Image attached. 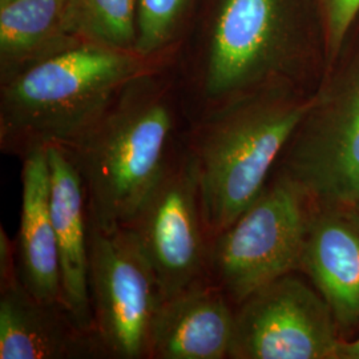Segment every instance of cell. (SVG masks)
<instances>
[{"instance_id":"obj_2","label":"cell","mask_w":359,"mask_h":359,"mask_svg":"<svg viewBox=\"0 0 359 359\" xmlns=\"http://www.w3.org/2000/svg\"><path fill=\"white\" fill-rule=\"evenodd\" d=\"M152 69L135 52L92 41L43 57L1 86V152L23 158L48 145L71 147L129 81Z\"/></svg>"},{"instance_id":"obj_16","label":"cell","mask_w":359,"mask_h":359,"mask_svg":"<svg viewBox=\"0 0 359 359\" xmlns=\"http://www.w3.org/2000/svg\"><path fill=\"white\" fill-rule=\"evenodd\" d=\"M137 10L139 0H71L68 29H76L87 41L135 52Z\"/></svg>"},{"instance_id":"obj_5","label":"cell","mask_w":359,"mask_h":359,"mask_svg":"<svg viewBox=\"0 0 359 359\" xmlns=\"http://www.w3.org/2000/svg\"><path fill=\"white\" fill-rule=\"evenodd\" d=\"M90 304L105 358L149 359L164 295L132 231L103 229L90 217Z\"/></svg>"},{"instance_id":"obj_17","label":"cell","mask_w":359,"mask_h":359,"mask_svg":"<svg viewBox=\"0 0 359 359\" xmlns=\"http://www.w3.org/2000/svg\"><path fill=\"white\" fill-rule=\"evenodd\" d=\"M188 0H139L135 52L149 59L165 47Z\"/></svg>"},{"instance_id":"obj_3","label":"cell","mask_w":359,"mask_h":359,"mask_svg":"<svg viewBox=\"0 0 359 359\" xmlns=\"http://www.w3.org/2000/svg\"><path fill=\"white\" fill-rule=\"evenodd\" d=\"M310 103L281 93H248L206 111L187 145L212 240L241 216L268 185Z\"/></svg>"},{"instance_id":"obj_15","label":"cell","mask_w":359,"mask_h":359,"mask_svg":"<svg viewBox=\"0 0 359 359\" xmlns=\"http://www.w3.org/2000/svg\"><path fill=\"white\" fill-rule=\"evenodd\" d=\"M71 0H8L0 4L1 81L63 48L55 40L68 29Z\"/></svg>"},{"instance_id":"obj_14","label":"cell","mask_w":359,"mask_h":359,"mask_svg":"<svg viewBox=\"0 0 359 359\" xmlns=\"http://www.w3.org/2000/svg\"><path fill=\"white\" fill-rule=\"evenodd\" d=\"M22 161V209L15 240L19 277L27 290L40 301L63 304L47 151L35 149Z\"/></svg>"},{"instance_id":"obj_10","label":"cell","mask_w":359,"mask_h":359,"mask_svg":"<svg viewBox=\"0 0 359 359\" xmlns=\"http://www.w3.org/2000/svg\"><path fill=\"white\" fill-rule=\"evenodd\" d=\"M299 270L333 313L344 335L359 327V209L313 205Z\"/></svg>"},{"instance_id":"obj_6","label":"cell","mask_w":359,"mask_h":359,"mask_svg":"<svg viewBox=\"0 0 359 359\" xmlns=\"http://www.w3.org/2000/svg\"><path fill=\"white\" fill-rule=\"evenodd\" d=\"M154 269L164 299L210 278L212 237L200 180L185 142L126 225Z\"/></svg>"},{"instance_id":"obj_20","label":"cell","mask_w":359,"mask_h":359,"mask_svg":"<svg viewBox=\"0 0 359 359\" xmlns=\"http://www.w3.org/2000/svg\"><path fill=\"white\" fill-rule=\"evenodd\" d=\"M6 1H8V0H0V4H1V3H6Z\"/></svg>"},{"instance_id":"obj_7","label":"cell","mask_w":359,"mask_h":359,"mask_svg":"<svg viewBox=\"0 0 359 359\" xmlns=\"http://www.w3.org/2000/svg\"><path fill=\"white\" fill-rule=\"evenodd\" d=\"M341 342L326 301L292 273L236 306L229 358L338 359Z\"/></svg>"},{"instance_id":"obj_9","label":"cell","mask_w":359,"mask_h":359,"mask_svg":"<svg viewBox=\"0 0 359 359\" xmlns=\"http://www.w3.org/2000/svg\"><path fill=\"white\" fill-rule=\"evenodd\" d=\"M283 0H221L198 75L209 109L252 93L281 65Z\"/></svg>"},{"instance_id":"obj_13","label":"cell","mask_w":359,"mask_h":359,"mask_svg":"<svg viewBox=\"0 0 359 359\" xmlns=\"http://www.w3.org/2000/svg\"><path fill=\"white\" fill-rule=\"evenodd\" d=\"M236 306L210 278L164 299L149 359L229 358Z\"/></svg>"},{"instance_id":"obj_8","label":"cell","mask_w":359,"mask_h":359,"mask_svg":"<svg viewBox=\"0 0 359 359\" xmlns=\"http://www.w3.org/2000/svg\"><path fill=\"white\" fill-rule=\"evenodd\" d=\"M278 172L314 206L359 203V69L308 114L286 145Z\"/></svg>"},{"instance_id":"obj_12","label":"cell","mask_w":359,"mask_h":359,"mask_svg":"<svg viewBox=\"0 0 359 359\" xmlns=\"http://www.w3.org/2000/svg\"><path fill=\"white\" fill-rule=\"evenodd\" d=\"M105 358L62 302H44L19 280L0 286V359Z\"/></svg>"},{"instance_id":"obj_11","label":"cell","mask_w":359,"mask_h":359,"mask_svg":"<svg viewBox=\"0 0 359 359\" xmlns=\"http://www.w3.org/2000/svg\"><path fill=\"white\" fill-rule=\"evenodd\" d=\"M46 151L63 304L83 330L96 334L88 285L90 222L86 187L67 148L48 145Z\"/></svg>"},{"instance_id":"obj_4","label":"cell","mask_w":359,"mask_h":359,"mask_svg":"<svg viewBox=\"0 0 359 359\" xmlns=\"http://www.w3.org/2000/svg\"><path fill=\"white\" fill-rule=\"evenodd\" d=\"M311 210L306 193L277 170L256 201L215 237L210 280L234 306L299 270Z\"/></svg>"},{"instance_id":"obj_1","label":"cell","mask_w":359,"mask_h":359,"mask_svg":"<svg viewBox=\"0 0 359 359\" xmlns=\"http://www.w3.org/2000/svg\"><path fill=\"white\" fill-rule=\"evenodd\" d=\"M154 69L120 90L67 151L83 179L90 217L103 229L128 222L184 148L169 92Z\"/></svg>"},{"instance_id":"obj_18","label":"cell","mask_w":359,"mask_h":359,"mask_svg":"<svg viewBox=\"0 0 359 359\" xmlns=\"http://www.w3.org/2000/svg\"><path fill=\"white\" fill-rule=\"evenodd\" d=\"M359 13V0H327L330 43L338 51L346 32Z\"/></svg>"},{"instance_id":"obj_19","label":"cell","mask_w":359,"mask_h":359,"mask_svg":"<svg viewBox=\"0 0 359 359\" xmlns=\"http://www.w3.org/2000/svg\"><path fill=\"white\" fill-rule=\"evenodd\" d=\"M338 359H359V334L348 341L342 339L338 350Z\"/></svg>"},{"instance_id":"obj_21","label":"cell","mask_w":359,"mask_h":359,"mask_svg":"<svg viewBox=\"0 0 359 359\" xmlns=\"http://www.w3.org/2000/svg\"><path fill=\"white\" fill-rule=\"evenodd\" d=\"M355 206H357V208H358V209H359V203H358V204H357V205H355Z\"/></svg>"}]
</instances>
